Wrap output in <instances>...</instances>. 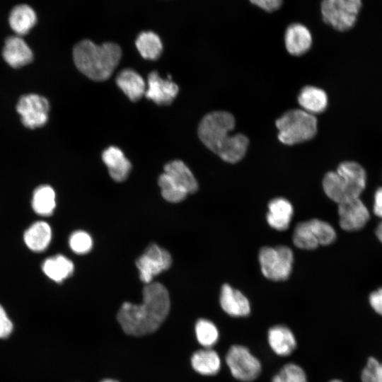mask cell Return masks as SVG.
<instances>
[{
  "label": "cell",
  "mask_w": 382,
  "mask_h": 382,
  "mask_svg": "<svg viewBox=\"0 0 382 382\" xmlns=\"http://www.w3.org/2000/svg\"><path fill=\"white\" fill-rule=\"evenodd\" d=\"M141 304L125 302L121 306L117 320L124 332L141 336L156 331L166 318L170 310V297L162 284L151 282L142 291Z\"/></svg>",
  "instance_id": "6da1fadb"
},
{
  "label": "cell",
  "mask_w": 382,
  "mask_h": 382,
  "mask_svg": "<svg viewBox=\"0 0 382 382\" xmlns=\"http://www.w3.org/2000/svg\"><path fill=\"white\" fill-rule=\"evenodd\" d=\"M236 125L233 115L226 111H214L206 115L198 126L202 142L223 161L236 163L248 150L249 139L243 134L230 135Z\"/></svg>",
  "instance_id": "7a4b0ae2"
},
{
  "label": "cell",
  "mask_w": 382,
  "mask_h": 382,
  "mask_svg": "<svg viewBox=\"0 0 382 382\" xmlns=\"http://www.w3.org/2000/svg\"><path fill=\"white\" fill-rule=\"evenodd\" d=\"M122 56L120 46L114 42L97 45L89 40L78 42L73 50L77 69L89 79L103 81L109 79Z\"/></svg>",
  "instance_id": "3957f363"
},
{
  "label": "cell",
  "mask_w": 382,
  "mask_h": 382,
  "mask_svg": "<svg viewBox=\"0 0 382 382\" xmlns=\"http://www.w3.org/2000/svg\"><path fill=\"white\" fill-rule=\"evenodd\" d=\"M366 183V170L354 161L340 163L335 171L328 172L323 179L325 195L337 204L359 197Z\"/></svg>",
  "instance_id": "277c9868"
},
{
  "label": "cell",
  "mask_w": 382,
  "mask_h": 382,
  "mask_svg": "<svg viewBox=\"0 0 382 382\" xmlns=\"http://www.w3.org/2000/svg\"><path fill=\"white\" fill-rule=\"evenodd\" d=\"M278 139L286 145H294L312 139L318 131L315 115L302 109L285 112L275 122Z\"/></svg>",
  "instance_id": "5b68a950"
},
{
  "label": "cell",
  "mask_w": 382,
  "mask_h": 382,
  "mask_svg": "<svg viewBox=\"0 0 382 382\" xmlns=\"http://www.w3.org/2000/svg\"><path fill=\"white\" fill-rule=\"evenodd\" d=\"M336 238V232L328 222L313 219L299 223L294 231L293 243L299 248L313 250L320 245L332 243Z\"/></svg>",
  "instance_id": "8992f818"
},
{
  "label": "cell",
  "mask_w": 382,
  "mask_h": 382,
  "mask_svg": "<svg viewBox=\"0 0 382 382\" xmlns=\"http://www.w3.org/2000/svg\"><path fill=\"white\" fill-rule=\"evenodd\" d=\"M258 257L261 271L266 278L273 281H284L289 277L294 255L289 247H262Z\"/></svg>",
  "instance_id": "52a82bcc"
},
{
  "label": "cell",
  "mask_w": 382,
  "mask_h": 382,
  "mask_svg": "<svg viewBox=\"0 0 382 382\" xmlns=\"http://www.w3.org/2000/svg\"><path fill=\"white\" fill-rule=\"evenodd\" d=\"M361 6V0H323L320 11L326 24L347 31L354 26Z\"/></svg>",
  "instance_id": "ba28073f"
},
{
  "label": "cell",
  "mask_w": 382,
  "mask_h": 382,
  "mask_svg": "<svg viewBox=\"0 0 382 382\" xmlns=\"http://www.w3.org/2000/svg\"><path fill=\"white\" fill-rule=\"evenodd\" d=\"M226 361L233 376L242 381L255 379L261 371L259 360L241 345H233L228 349Z\"/></svg>",
  "instance_id": "9c48e42d"
},
{
  "label": "cell",
  "mask_w": 382,
  "mask_h": 382,
  "mask_svg": "<svg viewBox=\"0 0 382 382\" xmlns=\"http://www.w3.org/2000/svg\"><path fill=\"white\" fill-rule=\"evenodd\" d=\"M172 263L170 254L159 245L151 243L136 261L141 281L146 284L154 277L168 270Z\"/></svg>",
  "instance_id": "30bf717a"
},
{
  "label": "cell",
  "mask_w": 382,
  "mask_h": 382,
  "mask_svg": "<svg viewBox=\"0 0 382 382\" xmlns=\"http://www.w3.org/2000/svg\"><path fill=\"white\" fill-rule=\"evenodd\" d=\"M22 123L28 128L43 126L47 121L50 105L47 100L37 94L22 96L16 106Z\"/></svg>",
  "instance_id": "8fae6325"
},
{
  "label": "cell",
  "mask_w": 382,
  "mask_h": 382,
  "mask_svg": "<svg viewBox=\"0 0 382 382\" xmlns=\"http://www.w3.org/2000/svg\"><path fill=\"white\" fill-rule=\"evenodd\" d=\"M340 227L347 231L363 228L370 218L369 212L359 197L338 203Z\"/></svg>",
  "instance_id": "7c38bea8"
},
{
  "label": "cell",
  "mask_w": 382,
  "mask_h": 382,
  "mask_svg": "<svg viewBox=\"0 0 382 382\" xmlns=\"http://www.w3.org/2000/svg\"><path fill=\"white\" fill-rule=\"evenodd\" d=\"M145 96L158 105L171 104L179 91L176 83L169 79H162L155 71L149 74Z\"/></svg>",
  "instance_id": "4fadbf2b"
},
{
  "label": "cell",
  "mask_w": 382,
  "mask_h": 382,
  "mask_svg": "<svg viewBox=\"0 0 382 382\" xmlns=\"http://www.w3.org/2000/svg\"><path fill=\"white\" fill-rule=\"evenodd\" d=\"M2 55L5 62L13 68L32 62L33 54L25 41L19 35L9 36L4 42Z\"/></svg>",
  "instance_id": "5bb4252c"
},
{
  "label": "cell",
  "mask_w": 382,
  "mask_h": 382,
  "mask_svg": "<svg viewBox=\"0 0 382 382\" xmlns=\"http://www.w3.org/2000/svg\"><path fill=\"white\" fill-rule=\"evenodd\" d=\"M284 44L287 52L294 56L306 54L312 45V35L306 26L301 23L290 24L284 33Z\"/></svg>",
  "instance_id": "9a60e30c"
},
{
  "label": "cell",
  "mask_w": 382,
  "mask_h": 382,
  "mask_svg": "<svg viewBox=\"0 0 382 382\" xmlns=\"http://www.w3.org/2000/svg\"><path fill=\"white\" fill-rule=\"evenodd\" d=\"M220 305L226 313L233 317L245 316L250 311L248 299L241 291L227 284L221 287Z\"/></svg>",
  "instance_id": "2e32d148"
},
{
  "label": "cell",
  "mask_w": 382,
  "mask_h": 382,
  "mask_svg": "<svg viewBox=\"0 0 382 382\" xmlns=\"http://www.w3.org/2000/svg\"><path fill=\"white\" fill-rule=\"evenodd\" d=\"M102 159L112 180L116 182H122L127 178L132 165L119 148L108 147L103 151Z\"/></svg>",
  "instance_id": "e0dca14e"
},
{
  "label": "cell",
  "mask_w": 382,
  "mask_h": 382,
  "mask_svg": "<svg viewBox=\"0 0 382 382\" xmlns=\"http://www.w3.org/2000/svg\"><path fill=\"white\" fill-rule=\"evenodd\" d=\"M8 23L17 35L28 34L37 21L35 10L26 4H20L13 7L8 15Z\"/></svg>",
  "instance_id": "ac0fdd59"
},
{
  "label": "cell",
  "mask_w": 382,
  "mask_h": 382,
  "mask_svg": "<svg viewBox=\"0 0 382 382\" xmlns=\"http://www.w3.org/2000/svg\"><path fill=\"white\" fill-rule=\"evenodd\" d=\"M293 212L289 201L283 197L274 198L268 204L267 223L274 229L284 231L289 226Z\"/></svg>",
  "instance_id": "d6986e66"
},
{
  "label": "cell",
  "mask_w": 382,
  "mask_h": 382,
  "mask_svg": "<svg viewBox=\"0 0 382 382\" xmlns=\"http://www.w3.org/2000/svg\"><path fill=\"white\" fill-rule=\"evenodd\" d=\"M297 100L302 110L313 115L324 112L328 105L325 91L313 86L303 87L298 95Z\"/></svg>",
  "instance_id": "ffe728a7"
},
{
  "label": "cell",
  "mask_w": 382,
  "mask_h": 382,
  "mask_svg": "<svg viewBox=\"0 0 382 382\" xmlns=\"http://www.w3.org/2000/svg\"><path fill=\"white\" fill-rule=\"evenodd\" d=\"M117 86L132 101L139 100L146 91V84L143 78L130 69L122 70L116 77Z\"/></svg>",
  "instance_id": "44dd1931"
},
{
  "label": "cell",
  "mask_w": 382,
  "mask_h": 382,
  "mask_svg": "<svg viewBox=\"0 0 382 382\" xmlns=\"http://www.w3.org/2000/svg\"><path fill=\"white\" fill-rule=\"evenodd\" d=\"M164 173L187 194L195 192L198 183L190 168L180 160L172 161L164 166Z\"/></svg>",
  "instance_id": "7402d4cb"
},
{
  "label": "cell",
  "mask_w": 382,
  "mask_h": 382,
  "mask_svg": "<svg viewBox=\"0 0 382 382\" xmlns=\"http://www.w3.org/2000/svg\"><path fill=\"white\" fill-rule=\"evenodd\" d=\"M268 342L278 355L287 356L295 349L296 342L292 332L284 325H275L268 331Z\"/></svg>",
  "instance_id": "603a6c76"
},
{
  "label": "cell",
  "mask_w": 382,
  "mask_h": 382,
  "mask_svg": "<svg viewBox=\"0 0 382 382\" xmlns=\"http://www.w3.org/2000/svg\"><path fill=\"white\" fill-rule=\"evenodd\" d=\"M52 231L45 221H37L31 225L24 233V241L27 246L34 251H42L49 245Z\"/></svg>",
  "instance_id": "cb8c5ba5"
},
{
  "label": "cell",
  "mask_w": 382,
  "mask_h": 382,
  "mask_svg": "<svg viewBox=\"0 0 382 382\" xmlns=\"http://www.w3.org/2000/svg\"><path fill=\"white\" fill-rule=\"evenodd\" d=\"M191 364L195 371L204 376L216 374L221 367L218 354L209 348L195 352L191 359Z\"/></svg>",
  "instance_id": "d4e9b609"
},
{
  "label": "cell",
  "mask_w": 382,
  "mask_h": 382,
  "mask_svg": "<svg viewBox=\"0 0 382 382\" xmlns=\"http://www.w3.org/2000/svg\"><path fill=\"white\" fill-rule=\"evenodd\" d=\"M42 270L48 277L59 282L72 274L74 265L66 257L57 255L45 260L42 264Z\"/></svg>",
  "instance_id": "484cf974"
},
{
  "label": "cell",
  "mask_w": 382,
  "mask_h": 382,
  "mask_svg": "<svg viewBox=\"0 0 382 382\" xmlns=\"http://www.w3.org/2000/svg\"><path fill=\"white\" fill-rule=\"evenodd\" d=\"M135 45L141 56L146 59L156 60L163 51L160 37L151 31L141 33L137 36Z\"/></svg>",
  "instance_id": "4316f807"
},
{
  "label": "cell",
  "mask_w": 382,
  "mask_h": 382,
  "mask_svg": "<svg viewBox=\"0 0 382 382\" xmlns=\"http://www.w3.org/2000/svg\"><path fill=\"white\" fill-rule=\"evenodd\" d=\"M55 193L49 185H41L33 192L32 207L34 211L42 216H49L55 208Z\"/></svg>",
  "instance_id": "83f0119b"
},
{
  "label": "cell",
  "mask_w": 382,
  "mask_h": 382,
  "mask_svg": "<svg viewBox=\"0 0 382 382\" xmlns=\"http://www.w3.org/2000/svg\"><path fill=\"white\" fill-rule=\"evenodd\" d=\"M158 183L163 197L168 202H180L184 200L188 195L186 191L176 185L166 173L160 175Z\"/></svg>",
  "instance_id": "f1b7e54d"
},
{
  "label": "cell",
  "mask_w": 382,
  "mask_h": 382,
  "mask_svg": "<svg viewBox=\"0 0 382 382\" xmlns=\"http://www.w3.org/2000/svg\"><path fill=\"white\" fill-rule=\"evenodd\" d=\"M195 334L199 343L209 348L218 340L219 332L216 325L210 320L199 319L195 324Z\"/></svg>",
  "instance_id": "f546056e"
},
{
  "label": "cell",
  "mask_w": 382,
  "mask_h": 382,
  "mask_svg": "<svg viewBox=\"0 0 382 382\" xmlns=\"http://www.w3.org/2000/svg\"><path fill=\"white\" fill-rule=\"evenodd\" d=\"M272 382H307L303 370L298 365L288 364L273 377Z\"/></svg>",
  "instance_id": "4dcf8cb0"
},
{
  "label": "cell",
  "mask_w": 382,
  "mask_h": 382,
  "mask_svg": "<svg viewBox=\"0 0 382 382\" xmlns=\"http://www.w3.org/2000/svg\"><path fill=\"white\" fill-rule=\"evenodd\" d=\"M69 245L75 253L84 254L91 250L93 242L91 237L86 232L77 231L70 236Z\"/></svg>",
  "instance_id": "1f68e13d"
},
{
  "label": "cell",
  "mask_w": 382,
  "mask_h": 382,
  "mask_svg": "<svg viewBox=\"0 0 382 382\" xmlns=\"http://www.w3.org/2000/svg\"><path fill=\"white\" fill-rule=\"evenodd\" d=\"M362 382H382V364L370 357L362 371Z\"/></svg>",
  "instance_id": "d6a6232c"
},
{
  "label": "cell",
  "mask_w": 382,
  "mask_h": 382,
  "mask_svg": "<svg viewBox=\"0 0 382 382\" xmlns=\"http://www.w3.org/2000/svg\"><path fill=\"white\" fill-rule=\"evenodd\" d=\"M13 330V324L4 308L0 305V338H6Z\"/></svg>",
  "instance_id": "836d02e7"
},
{
  "label": "cell",
  "mask_w": 382,
  "mask_h": 382,
  "mask_svg": "<svg viewBox=\"0 0 382 382\" xmlns=\"http://www.w3.org/2000/svg\"><path fill=\"white\" fill-rule=\"evenodd\" d=\"M250 3L267 12H274L282 5V0H249Z\"/></svg>",
  "instance_id": "e575fe53"
},
{
  "label": "cell",
  "mask_w": 382,
  "mask_h": 382,
  "mask_svg": "<svg viewBox=\"0 0 382 382\" xmlns=\"http://www.w3.org/2000/svg\"><path fill=\"white\" fill-rule=\"evenodd\" d=\"M369 299L372 308L382 316V287L374 291L369 295Z\"/></svg>",
  "instance_id": "d590c367"
},
{
  "label": "cell",
  "mask_w": 382,
  "mask_h": 382,
  "mask_svg": "<svg viewBox=\"0 0 382 382\" xmlns=\"http://www.w3.org/2000/svg\"><path fill=\"white\" fill-rule=\"evenodd\" d=\"M373 210L377 216L382 218V187L375 192Z\"/></svg>",
  "instance_id": "8d00e7d4"
},
{
  "label": "cell",
  "mask_w": 382,
  "mask_h": 382,
  "mask_svg": "<svg viewBox=\"0 0 382 382\" xmlns=\"http://www.w3.org/2000/svg\"><path fill=\"white\" fill-rule=\"evenodd\" d=\"M376 235L378 240L382 243V222H381L376 228Z\"/></svg>",
  "instance_id": "74e56055"
},
{
  "label": "cell",
  "mask_w": 382,
  "mask_h": 382,
  "mask_svg": "<svg viewBox=\"0 0 382 382\" xmlns=\"http://www.w3.org/2000/svg\"><path fill=\"white\" fill-rule=\"evenodd\" d=\"M101 382H118L115 380H112V379H105L103 381H102Z\"/></svg>",
  "instance_id": "f35d334b"
},
{
  "label": "cell",
  "mask_w": 382,
  "mask_h": 382,
  "mask_svg": "<svg viewBox=\"0 0 382 382\" xmlns=\"http://www.w3.org/2000/svg\"><path fill=\"white\" fill-rule=\"evenodd\" d=\"M330 382H342V381H339V380H333V381H330Z\"/></svg>",
  "instance_id": "ab89813d"
}]
</instances>
